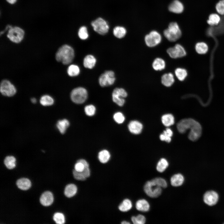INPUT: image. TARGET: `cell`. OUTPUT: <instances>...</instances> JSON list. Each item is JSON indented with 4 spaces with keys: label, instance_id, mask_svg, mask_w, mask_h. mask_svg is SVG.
Listing matches in <instances>:
<instances>
[{
    "label": "cell",
    "instance_id": "cell-12",
    "mask_svg": "<svg viewBox=\"0 0 224 224\" xmlns=\"http://www.w3.org/2000/svg\"><path fill=\"white\" fill-rule=\"evenodd\" d=\"M115 80L114 72L112 71H107L100 76L99 82L101 86L104 87L112 85Z\"/></svg>",
    "mask_w": 224,
    "mask_h": 224
},
{
    "label": "cell",
    "instance_id": "cell-20",
    "mask_svg": "<svg viewBox=\"0 0 224 224\" xmlns=\"http://www.w3.org/2000/svg\"><path fill=\"white\" fill-rule=\"evenodd\" d=\"M135 207L136 209L139 211L147 212L149 211L150 206L147 201L143 199H139L136 202Z\"/></svg>",
    "mask_w": 224,
    "mask_h": 224
},
{
    "label": "cell",
    "instance_id": "cell-34",
    "mask_svg": "<svg viewBox=\"0 0 224 224\" xmlns=\"http://www.w3.org/2000/svg\"><path fill=\"white\" fill-rule=\"evenodd\" d=\"M175 72L176 76L180 81L184 80L187 75L186 70L183 68H177L175 70Z\"/></svg>",
    "mask_w": 224,
    "mask_h": 224
},
{
    "label": "cell",
    "instance_id": "cell-40",
    "mask_svg": "<svg viewBox=\"0 0 224 224\" xmlns=\"http://www.w3.org/2000/svg\"><path fill=\"white\" fill-rule=\"evenodd\" d=\"M78 34L80 38L82 40L86 39L89 36L87 29L85 26H82L79 28Z\"/></svg>",
    "mask_w": 224,
    "mask_h": 224
},
{
    "label": "cell",
    "instance_id": "cell-2",
    "mask_svg": "<svg viewBox=\"0 0 224 224\" xmlns=\"http://www.w3.org/2000/svg\"><path fill=\"white\" fill-rule=\"evenodd\" d=\"M164 35L168 40L174 42L181 37L182 33L177 23L172 22L169 24L168 28L164 31Z\"/></svg>",
    "mask_w": 224,
    "mask_h": 224
},
{
    "label": "cell",
    "instance_id": "cell-19",
    "mask_svg": "<svg viewBox=\"0 0 224 224\" xmlns=\"http://www.w3.org/2000/svg\"><path fill=\"white\" fill-rule=\"evenodd\" d=\"M133 204L131 200L128 198L122 200L118 206L119 210L122 212L129 211L132 208Z\"/></svg>",
    "mask_w": 224,
    "mask_h": 224
},
{
    "label": "cell",
    "instance_id": "cell-14",
    "mask_svg": "<svg viewBox=\"0 0 224 224\" xmlns=\"http://www.w3.org/2000/svg\"><path fill=\"white\" fill-rule=\"evenodd\" d=\"M218 194L213 191H210L206 192L203 197L204 202L209 206H212L215 204L218 201Z\"/></svg>",
    "mask_w": 224,
    "mask_h": 224
},
{
    "label": "cell",
    "instance_id": "cell-42",
    "mask_svg": "<svg viewBox=\"0 0 224 224\" xmlns=\"http://www.w3.org/2000/svg\"><path fill=\"white\" fill-rule=\"evenodd\" d=\"M96 110L95 107L92 105H86L84 109L86 114L89 116H92L94 115Z\"/></svg>",
    "mask_w": 224,
    "mask_h": 224
},
{
    "label": "cell",
    "instance_id": "cell-13",
    "mask_svg": "<svg viewBox=\"0 0 224 224\" xmlns=\"http://www.w3.org/2000/svg\"><path fill=\"white\" fill-rule=\"evenodd\" d=\"M167 52L169 56L173 58H181L186 55V52L184 47L179 44H177L172 47L169 48Z\"/></svg>",
    "mask_w": 224,
    "mask_h": 224
},
{
    "label": "cell",
    "instance_id": "cell-17",
    "mask_svg": "<svg viewBox=\"0 0 224 224\" xmlns=\"http://www.w3.org/2000/svg\"><path fill=\"white\" fill-rule=\"evenodd\" d=\"M78 191L77 186L73 183L69 184L65 187L64 194L67 198H71L77 194Z\"/></svg>",
    "mask_w": 224,
    "mask_h": 224
},
{
    "label": "cell",
    "instance_id": "cell-37",
    "mask_svg": "<svg viewBox=\"0 0 224 224\" xmlns=\"http://www.w3.org/2000/svg\"><path fill=\"white\" fill-rule=\"evenodd\" d=\"M195 49L198 54H204L207 52L208 47L205 43L203 42H199L196 44Z\"/></svg>",
    "mask_w": 224,
    "mask_h": 224
},
{
    "label": "cell",
    "instance_id": "cell-38",
    "mask_svg": "<svg viewBox=\"0 0 224 224\" xmlns=\"http://www.w3.org/2000/svg\"><path fill=\"white\" fill-rule=\"evenodd\" d=\"M131 220L134 224H144L146 222L145 217L141 214L133 216L131 217Z\"/></svg>",
    "mask_w": 224,
    "mask_h": 224
},
{
    "label": "cell",
    "instance_id": "cell-3",
    "mask_svg": "<svg viewBox=\"0 0 224 224\" xmlns=\"http://www.w3.org/2000/svg\"><path fill=\"white\" fill-rule=\"evenodd\" d=\"M78 160L84 164L85 169L81 172H78L73 169L72 171V175L74 178L77 181H84L91 176V170L90 164L86 160L84 159H79Z\"/></svg>",
    "mask_w": 224,
    "mask_h": 224
},
{
    "label": "cell",
    "instance_id": "cell-28",
    "mask_svg": "<svg viewBox=\"0 0 224 224\" xmlns=\"http://www.w3.org/2000/svg\"><path fill=\"white\" fill-rule=\"evenodd\" d=\"M69 124V121L67 119H64L58 120L56 126L60 133L63 134L65 133Z\"/></svg>",
    "mask_w": 224,
    "mask_h": 224
},
{
    "label": "cell",
    "instance_id": "cell-6",
    "mask_svg": "<svg viewBox=\"0 0 224 224\" xmlns=\"http://www.w3.org/2000/svg\"><path fill=\"white\" fill-rule=\"evenodd\" d=\"M71 98L74 103L80 104L84 103L87 97V92L86 90L82 87L76 88L73 89L71 93Z\"/></svg>",
    "mask_w": 224,
    "mask_h": 224
},
{
    "label": "cell",
    "instance_id": "cell-29",
    "mask_svg": "<svg viewBox=\"0 0 224 224\" xmlns=\"http://www.w3.org/2000/svg\"><path fill=\"white\" fill-rule=\"evenodd\" d=\"M173 134L172 130L170 128H167L166 130L163 131V133L160 135V139L161 141L169 143L171 141V137Z\"/></svg>",
    "mask_w": 224,
    "mask_h": 224
},
{
    "label": "cell",
    "instance_id": "cell-10",
    "mask_svg": "<svg viewBox=\"0 0 224 224\" xmlns=\"http://www.w3.org/2000/svg\"><path fill=\"white\" fill-rule=\"evenodd\" d=\"M161 35L156 31H152L148 34L146 35L145 41L147 45L149 47H152L158 44L161 41Z\"/></svg>",
    "mask_w": 224,
    "mask_h": 224
},
{
    "label": "cell",
    "instance_id": "cell-43",
    "mask_svg": "<svg viewBox=\"0 0 224 224\" xmlns=\"http://www.w3.org/2000/svg\"><path fill=\"white\" fill-rule=\"evenodd\" d=\"M113 118L115 121L119 124L122 123L125 120L124 116L120 112L115 113L114 115Z\"/></svg>",
    "mask_w": 224,
    "mask_h": 224
},
{
    "label": "cell",
    "instance_id": "cell-26",
    "mask_svg": "<svg viewBox=\"0 0 224 224\" xmlns=\"http://www.w3.org/2000/svg\"><path fill=\"white\" fill-rule=\"evenodd\" d=\"M161 119L162 124L167 127L173 125L175 123L174 117L170 114L163 115L161 117Z\"/></svg>",
    "mask_w": 224,
    "mask_h": 224
},
{
    "label": "cell",
    "instance_id": "cell-27",
    "mask_svg": "<svg viewBox=\"0 0 224 224\" xmlns=\"http://www.w3.org/2000/svg\"><path fill=\"white\" fill-rule=\"evenodd\" d=\"M166 66L165 61L162 58H157L154 59L152 64V67L156 71H161L164 69Z\"/></svg>",
    "mask_w": 224,
    "mask_h": 224
},
{
    "label": "cell",
    "instance_id": "cell-35",
    "mask_svg": "<svg viewBox=\"0 0 224 224\" xmlns=\"http://www.w3.org/2000/svg\"><path fill=\"white\" fill-rule=\"evenodd\" d=\"M80 72L79 67L77 65L72 64L70 65L67 69V73L71 77H74L78 75Z\"/></svg>",
    "mask_w": 224,
    "mask_h": 224
},
{
    "label": "cell",
    "instance_id": "cell-5",
    "mask_svg": "<svg viewBox=\"0 0 224 224\" xmlns=\"http://www.w3.org/2000/svg\"><path fill=\"white\" fill-rule=\"evenodd\" d=\"M24 35V31L22 28L17 26H12L8 30L7 36L12 42L18 44L22 40Z\"/></svg>",
    "mask_w": 224,
    "mask_h": 224
},
{
    "label": "cell",
    "instance_id": "cell-18",
    "mask_svg": "<svg viewBox=\"0 0 224 224\" xmlns=\"http://www.w3.org/2000/svg\"><path fill=\"white\" fill-rule=\"evenodd\" d=\"M168 9L171 12L179 14L183 12L184 7L181 2L178 0H175L169 5Z\"/></svg>",
    "mask_w": 224,
    "mask_h": 224
},
{
    "label": "cell",
    "instance_id": "cell-45",
    "mask_svg": "<svg viewBox=\"0 0 224 224\" xmlns=\"http://www.w3.org/2000/svg\"><path fill=\"white\" fill-rule=\"evenodd\" d=\"M85 168V165L82 162L77 160L74 166V169L78 172L83 171Z\"/></svg>",
    "mask_w": 224,
    "mask_h": 224
},
{
    "label": "cell",
    "instance_id": "cell-7",
    "mask_svg": "<svg viewBox=\"0 0 224 224\" xmlns=\"http://www.w3.org/2000/svg\"><path fill=\"white\" fill-rule=\"evenodd\" d=\"M200 123L194 119L185 118L180 121L177 124V128L179 132L181 133H185L187 130L193 129Z\"/></svg>",
    "mask_w": 224,
    "mask_h": 224
},
{
    "label": "cell",
    "instance_id": "cell-25",
    "mask_svg": "<svg viewBox=\"0 0 224 224\" xmlns=\"http://www.w3.org/2000/svg\"><path fill=\"white\" fill-rule=\"evenodd\" d=\"M96 62V59L93 56L88 55L84 59L83 65L86 68L91 69L94 67Z\"/></svg>",
    "mask_w": 224,
    "mask_h": 224
},
{
    "label": "cell",
    "instance_id": "cell-24",
    "mask_svg": "<svg viewBox=\"0 0 224 224\" xmlns=\"http://www.w3.org/2000/svg\"><path fill=\"white\" fill-rule=\"evenodd\" d=\"M16 184L20 189L26 190L30 187L31 183L28 179L26 178H21L17 180Z\"/></svg>",
    "mask_w": 224,
    "mask_h": 224
},
{
    "label": "cell",
    "instance_id": "cell-16",
    "mask_svg": "<svg viewBox=\"0 0 224 224\" xmlns=\"http://www.w3.org/2000/svg\"><path fill=\"white\" fill-rule=\"evenodd\" d=\"M53 196L50 191H47L43 193L40 198V202L42 205L44 206H49L53 202Z\"/></svg>",
    "mask_w": 224,
    "mask_h": 224
},
{
    "label": "cell",
    "instance_id": "cell-4",
    "mask_svg": "<svg viewBox=\"0 0 224 224\" xmlns=\"http://www.w3.org/2000/svg\"><path fill=\"white\" fill-rule=\"evenodd\" d=\"M144 190L148 196L156 198L161 194V188L158 186L152 180L147 181L144 184Z\"/></svg>",
    "mask_w": 224,
    "mask_h": 224
},
{
    "label": "cell",
    "instance_id": "cell-39",
    "mask_svg": "<svg viewBox=\"0 0 224 224\" xmlns=\"http://www.w3.org/2000/svg\"><path fill=\"white\" fill-rule=\"evenodd\" d=\"M53 218L57 224H63L65 223V216L62 213H55L53 216Z\"/></svg>",
    "mask_w": 224,
    "mask_h": 224
},
{
    "label": "cell",
    "instance_id": "cell-33",
    "mask_svg": "<svg viewBox=\"0 0 224 224\" xmlns=\"http://www.w3.org/2000/svg\"><path fill=\"white\" fill-rule=\"evenodd\" d=\"M15 158L12 156H7L4 160V163L8 169H11L16 166Z\"/></svg>",
    "mask_w": 224,
    "mask_h": 224
},
{
    "label": "cell",
    "instance_id": "cell-30",
    "mask_svg": "<svg viewBox=\"0 0 224 224\" xmlns=\"http://www.w3.org/2000/svg\"><path fill=\"white\" fill-rule=\"evenodd\" d=\"M169 166V163L166 159L161 158L157 163L156 169L159 172H164Z\"/></svg>",
    "mask_w": 224,
    "mask_h": 224
},
{
    "label": "cell",
    "instance_id": "cell-11",
    "mask_svg": "<svg viewBox=\"0 0 224 224\" xmlns=\"http://www.w3.org/2000/svg\"><path fill=\"white\" fill-rule=\"evenodd\" d=\"M127 96V93L126 91L122 88H117L113 90L112 97L114 102L119 106H123L125 101L124 99Z\"/></svg>",
    "mask_w": 224,
    "mask_h": 224
},
{
    "label": "cell",
    "instance_id": "cell-9",
    "mask_svg": "<svg viewBox=\"0 0 224 224\" xmlns=\"http://www.w3.org/2000/svg\"><path fill=\"white\" fill-rule=\"evenodd\" d=\"M94 30L99 34L104 35L106 34L109 27L107 22L103 18L99 17L91 23Z\"/></svg>",
    "mask_w": 224,
    "mask_h": 224
},
{
    "label": "cell",
    "instance_id": "cell-32",
    "mask_svg": "<svg viewBox=\"0 0 224 224\" xmlns=\"http://www.w3.org/2000/svg\"><path fill=\"white\" fill-rule=\"evenodd\" d=\"M54 102V99L49 95H45L42 96L40 98V102L44 106H50L53 105Z\"/></svg>",
    "mask_w": 224,
    "mask_h": 224
},
{
    "label": "cell",
    "instance_id": "cell-1",
    "mask_svg": "<svg viewBox=\"0 0 224 224\" xmlns=\"http://www.w3.org/2000/svg\"><path fill=\"white\" fill-rule=\"evenodd\" d=\"M74 57V52L73 48L70 46L64 44L60 47L55 54V58L56 61L61 62L64 65L70 63Z\"/></svg>",
    "mask_w": 224,
    "mask_h": 224
},
{
    "label": "cell",
    "instance_id": "cell-31",
    "mask_svg": "<svg viewBox=\"0 0 224 224\" xmlns=\"http://www.w3.org/2000/svg\"><path fill=\"white\" fill-rule=\"evenodd\" d=\"M126 32L125 28L120 26L115 27L113 30V33L114 36L119 39L124 37L126 35Z\"/></svg>",
    "mask_w": 224,
    "mask_h": 224
},
{
    "label": "cell",
    "instance_id": "cell-44",
    "mask_svg": "<svg viewBox=\"0 0 224 224\" xmlns=\"http://www.w3.org/2000/svg\"><path fill=\"white\" fill-rule=\"evenodd\" d=\"M216 9L219 14L222 15L224 14V0H221L217 3Z\"/></svg>",
    "mask_w": 224,
    "mask_h": 224
},
{
    "label": "cell",
    "instance_id": "cell-21",
    "mask_svg": "<svg viewBox=\"0 0 224 224\" xmlns=\"http://www.w3.org/2000/svg\"><path fill=\"white\" fill-rule=\"evenodd\" d=\"M174 82V76L171 73H165L161 77V82L163 85L166 87L170 86Z\"/></svg>",
    "mask_w": 224,
    "mask_h": 224
},
{
    "label": "cell",
    "instance_id": "cell-46",
    "mask_svg": "<svg viewBox=\"0 0 224 224\" xmlns=\"http://www.w3.org/2000/svg\"><path fill=\"white\" fill-rule=\"evenodd\" d=\"M6 1L10 4H13L15 3L17 0H6Z\"/></svg>",
    "mask_w": 224,
    "mask_h": 224
},
{
    "label": "cell",
    "instance_id": "cell-15",
    "mask_svg": "<svg viewBox=\"0 0 224 224\" xmlns=\"http://www.w3.org/2000/svg\"><path fill=\"white\" fill-rule=\"evenodd\" d=\"M129 131L134 134H138L142 132L143 125L141 123L137 120H132L130 121L128 125Z\"/></svg>",
    "mask_w": 224,
    "mask_h": 224
},
{
    "label": "cell",
    "instance_id": "cell-22",
    "mask_svg": "<svg viewBox=\"0 0 224 224\" xmlns=\"http://www.w3.org/2000/svg\"><path fill=\"white\" fill-rule=\"evenodd\" d=\"M184 178L181 174L178 173L173 175L170 178L171 185L174 187H178L181 185L183 183Z\"/></svg>",
    "mask_w": 224,
    "mask_h": 224
},
{
    "label": "cell",
    "instance_id": "cell-36",
    "mask_svg": "<svg viewBox=\"0 0 224 224\" xmlns=\"http://www.w3.org/2000/svg\"><path fill=\"white\" fill-rule=\"evenodd\" d=\"M221 20L220 16L216 13H212L210 14L207 21L208 23L211 26L217 25Z\"/></svg>",
    "mask_w": 224,
    "mask_h": 224
},
{
    "label": "cell",
    "instance_id": "cell-23",
    "mask_svg": "<svg viewBox=\"0 0 224 224\" xmlns=\"http://www.w3.org/2000/svg\"><path fill=\"white\" fill-rule=\"evenodd\" d=\"M110 154L109 152L106 150H103L98 153V158L100 162L103 164L108 163L110 158Z\"/></svg>",
    "mask_w": 224,
    "mask_h": 224
},
{
    "label": "cell",
    "instance_id": "cell-41",
    "mask_svg": "<svg viewBox=\"0 0 224 224\" xmlns=\"http://www.w3.org/2000/svg\"><path fill=\"white\" fill-rule=\"evenodd\" d=\"M152 180L159 186L161 188H165L167 186V182L164 179L161 177H156Z\"/></svg>",
    "mask_w": 224,
    "mask_h": 224
},
{
    "label": "cell",
    "instance_id": "cell-47",
    "mask_svg": "<svg viewBox=\"0 0 224 224\" xmlns=\"http://www.w3.org/2000/svg\"><path fill=\"white\" fill-rule=\"evenodd\" d=\"M120 223L121 224H130V223L126 220H123Z\"/></svg>",
    "mask_w": 224,
    "mask_h": 224
},
{
    "label": "cell",
    "instance_id": "cell-8",
    "mask_svg": "<svg viewBox=\"0 0 224 224\" xmlns=\"http://www.w3.org/2000/svg\"><path fill=\"white\" fill-rule=\"evenodd\" d=\"M0 91L4 96L11 97L16 92V89L14 85L9 81L7 79L2 80L0 85Z\"/></svg>",
    "mask_w": 224,
    "mask_h": 224
},
{
    "label": "cell",
    "instance_id": "cell-48",
    "mask_svg": "<svg viewBox=\"0 0 224 224\" xmlns=\"http://www.w3.org/2000/svg\"><path fill=\"white\" fill-rule=\"evenodd\" d=\"M31 101L32 103L34 104L37 101L36 99L35 98H32L31 99Z\"/></svg>",
    "mask_w": 224,
    "mask_h": 224
}]
</instances>
